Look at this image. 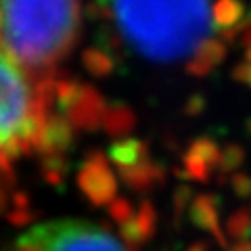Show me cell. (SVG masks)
I'll list each match as a JSON object with an SVG mask.
<instances>
[{
    "instance_id": "6da1fadb",
    "label": "cell",
    "mask_w": 251,
    "mask_h": 251,
    "mask_svg": "<svg viewBox=\"0 0 251 251\" xmlns=\"http://www.w3.org/2000/svg\"><path fill=\"white\" fill-rule=\"evenodd\" d=\"M126 49L153 65L205 74L226 52L237 29V0H94Z\"/></svg>"
},
{
    "instance_id": "7a4b0ae2",
    "label": "cell",
    "mask_w": 251,
    "mask_h": 251,
    "mask_svg": "<svg viewBox=\"0 0 251 251\" xmlns=\"http://www.w3.org/2000/svg\"><path fill=\"white\" fill-rule=\"evenodd\" d=\"M80 31V0H0V49L40 84H50Z\"/></svg>"
},
{
    "instance_id": "3957f363",
    "label": "cell",
    "mask_w": 251,
    "mask_h": 251,
    "mask_svg": "<svg viewBox=\"0 0 251 251\" xmlns=\"http://www.w3.org/2000/svg\"><path fill=\"white\" fill-rule=\"evenodd\" d=\"M49 117L46 84H36L0 49V180L21 155L49 147Z\"/></svg>"
},
{
    "instance_id": "277c9868",
    "label": "cell",
    "mask_w": 251,
    "mask_h": 251,
    "mask_svg": "<svg viewBox=\"0 0 251 251\" xmlns=\"http://www.w3.org/2000/svg\"><path fill=\"white\" fill-rule=\"evenodd\" d=\"M13 251H128V247L103 224L67 218L29 228Z\"/></svg>"
},
{
    "instance_id": "5b68a950",
    "label": "cell",
    "mask_w": 251,
    "mask_h": 251,
    "mask_svg": "<svg viewBox=\"0 0 251 251\" xmlns=\"http://www.w3.org/2000/svg\"><path fill=\"white\" fill-rule=\"evenodd\" d=\"M249 59H251V52H249Z\"/></svg>"
}]
</instances>
